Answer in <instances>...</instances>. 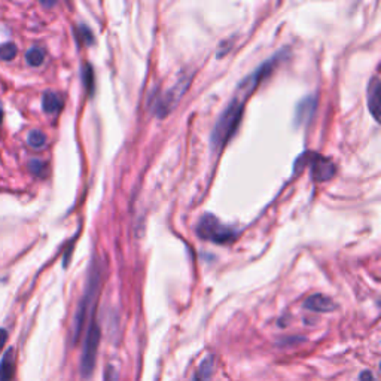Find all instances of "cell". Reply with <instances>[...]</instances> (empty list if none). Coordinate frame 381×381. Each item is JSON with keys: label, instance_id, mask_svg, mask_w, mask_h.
Returning a JSON list of instances; mask_svg holds the SVG:
<instances>
[{"label": "cell", "instance_id": "22", "mask_svg": "<svg viewBox=\"0 0 381 381\" xmlns=\"http://www.w3.org/2000/svg\"><path fill=\"white\" fill-rule=\"evenodd\" d=\"M359 380H361V381H377L375 377H374V374H373L371 371H363V373L361 374Z\"/></svg>", "mask_w": 381, "mask_h": 381}, {"label": "cell", "instance_id": "16", "mask_svg": "<svg viewBox=\"0 0 381 381\" xmlns=\"http://www.w3.org/2000/svg\"><path fill=\"white\" fill-rule=\"evenodd\" d=\"M17 55V46L15 43L8 42L0 45V60H4V62H11V60H14Z\"/></svg>", "mask_w": 381, "mask_h": 381}, {"label": "cell", "instance_id": "14", "mask_svg": "<svg viewBox=\"0 0 381 381\" xmlns=\"http://www.w3.org/2000/svg\"><path fill=\"white\" fill-rule=\"evenodd\" d=\"M26 60L27 63L33 67H38L45 62V51L42 50L41 46H33L27 51L26 54Z\"/></svg>", "mask_w": 381, "mask_h": 381}, {"label": "cell", "instance_id": "17", "mask_svg": "<svg viewBox=\"0 0 381 381\" xmlns=\"http://www.w3.org/2000/svg\"><path fill=\"white\" fill-rule=\"evenodd\" d=\"M29 169H30V172H32L34 176L42 177V176H45L46 164L42 162L41 160H32V161L29 162Z\"/></svg>", "mask_w": 381, "mask_h": 381}, {"label": "cell", "instance_id": "19", "mask_svg": "<svg viewBox=\"0 0 381 381\" xmlns=\"http://www.w3.org/2000/svg\"><path fill=\"white\" fill-rule=\"evenodd\" d=\"M79 36H81V39L83 41V43H92V33L87 26H81Z\"/></svg>", "mask_w": 381, "mask_h": 381}, {"label": "cell", "instance_id": "7", "mask_svg": "<svg viewBox=\"0 0 381 381\" xmlns=\"http://www.w3.org/2000/svg\"><path fill=\"white\" fill-rule=\"evenodd\" d=\"M304 158L312 165V176L314 181L324 182L329 181V179L335 174V164H333L331 160L320 157V155H312L308 157V153L304 155Z\"/></svg>", "mask_w": 381, "mask_h": 381}, {"label": "cell", "instance_id": "10", "mask_svg": "<svg viewBox=\"0 0 381 381\" xmlns=\"http://www.w3.org/2000/svg\"><path fill=\"white\" fill-rule=\"evenodd\" d=\"M316 99L314 97H305L296 106L295 119L298 124H305L313 118V113L316 112Z\"/></svg>", "mask_w": 381, "mask_h": 381}, {"label": "cell", "instance_id": "3", "mask_svg": "<svg viewBox=\"0 0 381 381\" xmlns=\"http://www.w3.org/2000/svg\"><path fill=\"white\" fill-rule=\"evenodd\" d=\"M100 338H102L100 326L97 324V320L94 319V313H92L87 333H85V340H83V349H82V357H81V374L83 378H90L94 373Z\"/></svg>", "mask_w": 381, "mask_h": 381}, {"label": "cell", "instance_id": "5", "mask_svg": "<svg viewBox=\"0 0 381 381\" xmlns=\"http://www.w3.org/2000/svg\"><path fill=\"white\" fill-rule=\"evenodd\" d=\"M189 85V78L183 76L182 79H179L172 88L167 90L162 95H160L157 103H155V113H157L160 118H164L165 115H169L177 102L182 99L183 92L186 91Z\"/></svg>", "mask_w": 381, "mask_h": 381}, {"label": "cell", "instance_id": "8", "mask_svg": "<svg viewBox=\"0 0 381 381\" xmlns=\"http://www.w3.org/2000/svg\"><path fill=\"white\" fill-rule=\"evenodd\" d=\"M304 308L310 310V312H316V313H329L333 312L337 308V304L333 303L329 296L321 295V293H314L312 296H308Z\"/></svg>", "mask_w": 381, "mask_h": 381}, {"label": "cell", "instance_id": "12", "mask_svg": "<svg viewBox=\"0 0 381 381\" xmlns=\"http://www.w3.org/2000/svg\"><path fill=\"white\" fill-rule=\"evenodd\" d=\"M42 107L46 113H57L63 107V97L57 92L46 91L42 97Z\"/></svg>", "mask_w": 381, "mask_h": 381}, {"label": "cell", "instance_id": "20", "mask_svg": "<svg viewBox=\"0 0 381 381\" xmlns=\"http://www.w3.org/2000/svg\"><path fill=\"white\" fill-rule=\"evenodd\" d=\"M116 380H118L116 369L113 366H107L104 371V381H116Z\"/></svg>", "mask_w": 381, "mask_h": 381}, {"label": "cell", "instance_id": "11", "mask_svg": "<svg viewBox=\"0 0 381 381\" xmlns=\"http://www.w3.org/2000/svg\"><path fill=\"white\" fill-rule=\"evenodd\" d=\"M380 79L375 76L368 87V107L375 121H380Z\"/></svg>", "mask_w": 381, "mask_h": 381}, {"label": "cell", "instance_id": "21", "mask_svg": "<svg viewBox=\"0 0 381 381\" xmlns=\"http://www.w3.org/2000/svg\"><path fill=\"white\" fill-rule=\"evenodd\" d=\"M6 340H8V332H6V329L0 328V352L4 350L5 344H6Z\"/></svg>", "mask_w": 381, "mask_h": 381}, {"label": "cell", "instance_id": "6", "mask_svg": "<svg viewBox=\"0 0 381 381\" xmlns=\"http://www.w3.org/2000/svg\"><path fill=\"white\" fill-rule=\"evenodd\" d=\"M283 54H284V53H279V54H276V55H272L271 58L267 60V62H265L264 64H261V66L254 71L252 75L247 76V78L242 82L240 90L244 91L246 95L252 92V91L259 85V83H261L262 81H264V79L271 74V71L274 70V67H276V64L280 62V58H283Z\"/></svg>", "mask_w": 381, "mask_h": 381}, {"label": "cell", "instance_id": "23", "mask_svg": "<svg viewBox=\"0 0 381 381\" xmlns=\"http://www.w3.org/2000/svg\"><path fill=\"white\" fill-rule=\"evenodd\" d=\"M2 119H4V111H2V107H0V123H2Z\"/></svg>", "mask_w": 381, "mask_h": 381}, {"label": "cell", "instance_id": "2", "mask_svg": "<svg viewBox=\"0 0 381 381\" xmlns=\"http://www.w3.org/2000/svg\"><path fill=\"white\" fill-rule=\"evenodd\" d=\"M100 283H102V271L100 267L95 261H92L91 270L88 272V280L85 286V292H83L82 300L78 305L76 314L74 319V328H71V340L76 342L81 337L83 325H85V320L88 313H94V303L97 300V293L100 289Z\"/></svg>", "mask_w": 381, "mask_h": 381}, {"label": "cell", "instance_id": "4", "mask_svg": "<svg viewBox=\"0 0 381 381\" xmlns=\"http://www.w3.org/2000/svg\"><path fill=\"white\" fill-rule=\"evenodd\" d=\"M197 234L202 240H209L218 244L230 243L237 237V231L230 228L218 218H214L213 214H205L197 225Z\"/></svg>", "mask_w": 381, "mask_h": 381}, {"label": "cell", "instance_id": "9", "mask_svg": "<svg viewBox=\"0 0 381 381\" xmlns=\"http://www.w3.org/2000/svg\"><path fill=\"white\" fill-rule=\"evenodd\" d=\"M17 368V352L14 347H9L0 361V381H12Z\"/></svg>", "mask_w": 381, "mask_h": 381}, {"label": "cell", "instance_id": "18", "mask_svg": "<svg viewBox=\"0 0 381 381\" xmlns=\"http://www.w3.org/2000/svg\"><path fill=\"white\" fill-rule=\"evenodd\" d=\"M83 79H85V85L88 88V92L92 91V83H94V79H92V69L91 66H85V71H83Z\"/></svg>", "mask_w": 381, "mask_h": 381}, {"label": "cell", "instance_id": "13", "mask_svg": "<svg viewBox=\"0 0 381 381\" xmlns=\"http://www.w3.org/2000/svg\"><path fill=\"white\" fill-rule=\"evenodd\" d=\"M213 369H214L213 356H207L206 359L202 361L201 365L198 366L193 381H210L212 374H213Z\"/></svg>", "mask_w": 381, "mask_h": 381}, {"label": "cell", "instance_id": "15", "mask_svg": "<svg viewBox=\"0 0 381 381\" xmlns=\"http://www.w3.org/2000/svg\"><path fill=\"white\" fill-rule=\"evenodd\" d=\"M27 143L34 149H41L46 145V136L39 130H33L27 136Z\"/></svg>", "mask_w": 381, "mask_h": 381}, {"label": "cell", "instance_id": "1", "mask_svg": "<svg viewBox=\"0 0 381 381\" xmlns=\"http://www.w3.org/2000/svg\"><path fill=\"white\" fill-rule=\"evenodd\" d=\"M244 112V102L242 99H233L230 104L225 107L216 124L212 131V148L214 151H221L237 133L238 125L242 123Z\"/></svg>", "mask_w": 381, "mask_h": 381}]
</instances>
